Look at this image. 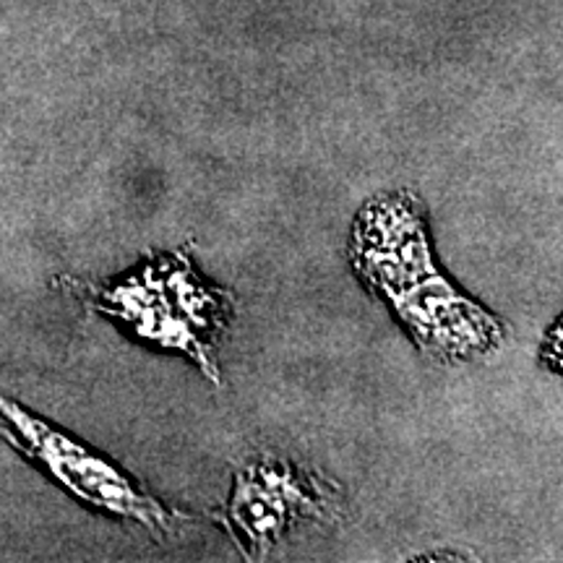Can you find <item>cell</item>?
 I'll use <instances>...</instances> for the list:
<instances>
[{
  "label": "cell",
  "instance_id": "1",
  "mask_svg": "<svg viewBox=\"0 0 563 563\" xmlns=\"http://www.w3.org/2000/svg\"><path fill=\"white\" fill-rule=\"evenodd\" d=\"M352 258L431 355L475 357L501 342V323L435 272L412 196H384L361 211L352 230Z\"/></svg>",
  "mask_w": 563,
  "mask_h": 563
},
{
  "label": "cell",
  "instance_id": "4",
  "mask_svg": "<svg viewBox=\"0 0 563 563\" xmlns=\"http://www.w3.org/2000/svg\"><path fill=\"white\" fill-rule=\"evenodd\" d=\"M340 514L334 488L319 475L272 456H258L238 470L228 504L217 514L241 551L266 555L295 525L327 522Z\"/></svg>",
  "mask_w": 563,
  "mask_h": 563
},
{
  "label": "cell",
  "instance_id": "3",
  "mask_svg": "<svg viewBox=\"0 0 563 563\" xmlns=\"http://www.w3.org/2000/svg\"><path fill=\"white\" fill-rule=\"evenodd\" d=\"M0 433L91 509L144 525L152 534L173 532L175 514L139 488L118 464L108 462L95 449L68 439L51 422L26 412L3 394H0Z\"/></svg>",
  "mask_w": 563,
  "mask_h": 563
},
{
  "label": "cell",
  "instance_id": "2",
  "mask_svg": "<svg viewBox=\"0 0 563 563\" xmlns=\"http://www.w3.org/2000/svg\"><path fill=\"white\" fill-rule=\"evenodd\" d=\"M89 298L97 311L129 321L133 332L159 347L183 350L211 382H220L211 347L228 321L230 298L228 292L203 285L180 253L154 258V264L118 285L102 290L89 287Z\"/></svg>",
  "mask_w": 563,
  "mask_h": 563
}]
</instances>
